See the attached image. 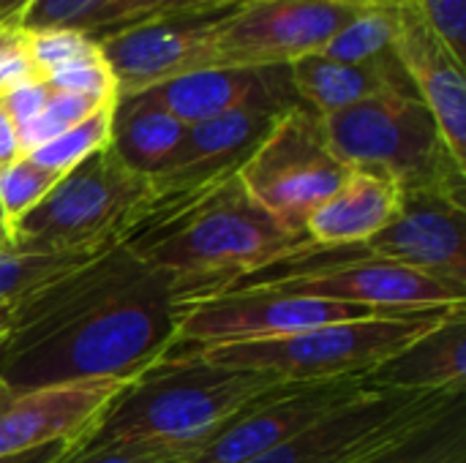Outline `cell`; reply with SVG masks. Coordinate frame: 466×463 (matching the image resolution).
Returning a JSON list of instances; mask_svg holds the SVG:
<instances>
[{
  "label": "cell",
  "instance_id": "6da1fadb",
  "mask_svg": "<svg viewBox=\"0 0 466 463\" xmlns=\"http://www.w3.org/2000/svg\"><path fill=\"white\" fill-rule=\"evenodd\" d=\"M123 246L150 270L169 273L188 300L235 287L314 243L281 226L232 175L191 196L158 202Z\"/></svg>",
  "mask_w": 466,
  "mask_h": 463
},
{
  "label": "cell",
  "instance_id": "7a4b0ae2",
  "mask_svg": "<svg viewBox=\"0 0 466 463\" xmlns=\"http://www.w3.org/2000/svg\"><path fill=\"white\" fill-rule=\"evenodd\" d=\"M183 292L161 270L79 311L49 333L16 347L0 344V385L14 390L93 379H137L177 336Z\"/></svg>",
  "mask_w": 466,
  "mask_h": 463
},
{
  "label": "cell",
  "instance_id": "3957f363",
  "mask_svg": "<svg viewBox=\"0 0 466 463\" xmlns=\"http://www.w3.org/2000/svg\"><path fill=\"white\" fill-rule=\"evenodd\" d=\"M279 385L289 382L257 371L221 368L169 349L106 407L74 450L145 439L199 450L227 420Z\"/></svg>",
  "mask_w": 466,
  "mask_h": 463
},
{
  "label": "cell",
  "instance_id": "277c9868",
  "mask_svg": "<svg viewBox=\"0 0 466 463\" xmlns=\"http://www.w3.org/2000/svg\"><path fill=\"white\" fill-rule=\"evenodd\" d=\"M156 205L150 180L104 147L11 221L8 243L16 254H98L123 243Z\"/></svg>",
  "mask_w": 466,
  "mask_h": 463
},
{
  "label": "cell",
  "instance_id": "5b68a950",
  "mask_svg": "<svg viewBox=\"0 0 466 463\" xmlns=\"http://www.w3.org/2000/svg\"><path fill=\"white\" fill-rule=\"evenodd\" d=\"M330 150L350 169H377L401 191H445L466 196L461 169L412 85L382 90L355 106L322 117Z\"/></svg>",
  "mask_w": 466,
  "mask_h": 463
},
{
  "label": "cell",
  "instance_id": "8992f818",
  "mask_svg": "<svg viewBox=\"0 0 466 463\" xmlns=\"http://www.w3.org/2000/svg\"><path fill=\"white\" fill-rule=\"evenodd\" d=\"M451 311L453 308L401 314V317H369L352 322H333L281 338L224 344L210 349H175V352H186L191 357H199L221 368L268 374L289 385L363 377L382 360L401 352L410 341L431 330Z\"/></svg>",
  "mask_w": 466,
  "mask_h": 463
},
{
  "label": "cell",
  "instance_id": "52a82bcc",
  "mask_svg": "<svg viewBox=\"0 0 466 463\" xmlns=\"http://www.w3.org/2000/svg\"><path fill=\"white\" fill-rule=\"evenodd\" d=\"M235 287H270L289 295L363 306L388 317L466 306V295L396 262L347 248H306ZM229 289V287H227Z\"/></svg>",
  "mask_w": 466,
  "mask_h": 463
},
{
  "label": "cell",
  "instance_id": "ba28073f",
  "mask_svg": "<svg viewBox=\"0 0 466 463\" xmlns=\"http://www.w3.org/2000/svg\"><path fill=\"white\" fill-rule=\"evenodd\" d=\"M350 166L330 150L322 117L298 104L287 109L238 169L243 188L289 232L306 235L309 218L350 177Z\"/></svg>",
  "mask_w": 466,
  "mask_h": 463
},
{
  "label": "cell",
  "instance_id": "9c48e42d",
  "mask_svg": "<svg viewBox=\"0 0 466 463\" xmlns=\"http://www.w3.org/2000/svg\"><path fill=\"white\" fill-rule=\"evenodd\" d=\"M369 317L388 314L339 300L289 295L270 287H229L180 303L172 349H210L224 344L265 341Z\"/></svg>",
  "mask_w": 466,
  "mask_h": 463
},
{
  "label": "cell",
  "instance_id": "30bf717a",
  "mask_svg": "<svg viewBox=\"0 0 466 463\" xmlns=\"http://www.w3.org/2000/svg\"><path fill=\"white\" fill-rule=\"evenodd\" d=\"M461 393L366 390L248 463H355L393 445Z\"/></svg>",
  "mask_w": 466,
  "mask_h": 463
},
{
  "label": "cell",
  "instance_id": "8fae6325",
  "mask_svg": "<svg viewBox=\"0 0 466 463\" xmlns=\"http://www.w3.org/2000/svg\"><path fill=\"white\" fill-rule=\"evenodd\" d=\"M300 98L295 96L289 65L251 101L188 126L177 153L172 161L150 180V188L158 202L191 196L208 186H216L243 166V161L254 153L262 136L273 128V123Z\"/></svg>",
  "mask_w": 466,
  "mask_h": 463
},
{
  "label": "cell",
  "instance_id": "7c38bea8",
  "mask_svg": "<svg viewBox=\"0 0 466 463\" xmlns=\"http://www.w3.org/2000/svg\"><path fill=\"white\" fill-rule=\"evenodd\" d=\"M377 0H246L221 22L216 65L270 68L322 52L328 41Z\"/></svg>",
  "mask_w": 466,
  "mask_h": 463
},
{
  "label": "cell",
  "instance_id": "4fadbf2b",
  "mask_svg": "<svg viewBox=\"0 0 466 463\" xmlns=\"http://www.w3.org/2000/svg\"><path fill=\"white\" fill-rule=\"evenodd\" d=\"M235 5L167 14L98 41L117 79V98L142 93L175 76L216 68V35Z\"/></svg>",
  "mask_w": 466,
  "mask_h": 463
},
{
  "label": "cell",
  "instance_id": "5bb4252c",
  "mask_svg": "<svg viewBox=\"0 0 466 463\" xmlns=\"http://www.w3.org/2000/svg\"><path fill=\"white\" fill-rule=\"evenodd\" d=\"M366 393L360 377L279 385L227 420L183 463H248Z\"/></svg>",
  "mask_w": 466,
  "mask_h": 463
},
{
  "label": "cell",
  "instance_id": "9a60e30c",
  "mask_svg": "<svg viewBox=\"0 0 466 463\" xmlns=\"http://www.w3.org/2000/svg\"><path fill=\"white\" fill-rule=\"evenodd\" d=\"M355 248L366 257L418 270L466 295L464 196L445 191H401L390 224Z\"/></svg>",
  "mask_w": 466,
  "mask_h": 463
},
{
  "label": "cell",
  "instance_id": "2e32d148",
  "mask_svg": "<svg viewBox=\"0 0 466 463\" xmlns=\"http://www.w3.org/2000/svg\"><path fill=\"white\" fill-rule=\"evenodd\" d=\"M131 382L93 379L27 390L0 385V458L55 442L76 448Z\"/></svg>",
  "mask_w": 466,
  "mask_h": 463
},
{
  "label": "cell",
  "instance_id": "e0dca14e",
  "mask_svg": "<svg viewBox=\"0 0 466 463\" xmlns=\"http://www.w3.org/2000/svg\"><path fill=\"white\" fill-rule=\"evenodd\" d=\"M393 55L407 82L431 112L453 161L466 169L464 60H459L448 49V44L431 30L423 14L407 0H399V30L393 41Z\"/></svg>",
  "mask_w": 466,
  "mask_h": 463
},
{
  "label": "cell",
  "instance_id": "ac0fdd59",
  "mask_svg": "<svg viewBox=\"0 0 466 463\" xmlns=\"http://www.w3.org/2000/svg\"><path fill=\"white\" fill-rule=\"evenodd\" d=\"M366 390L466 393V306L360 377Z\"/></svg>",
  "mask_w": 466,
  "mask_h": 463
},
{
  "label": "cell",
  "instance_id": "d6986e66",
  "mask_svg": "<svg viewBox=\"0 0 466 463\" xmlns=\"http://www.w3.org/2000/svg\"><path fill=\"white\" fill-rule=\"evenodd\" d=\"M401 202V188L377 169H352L344 186L306 224L317 248L360 246L390 224Z\"/></svg>",
  "mask_w": 466,
  "mask_h": 463
},
{
  "label": "cell",
  "instance_id": "ffe728a7",
  "mask_svg": "<svg viewBox=\"0 0 466 463\" xmlns=\"http://www.w3.org/2000/svg\"><path fill=\"white\" fill-rule=\"evenodd\" d=\"M289 79L300 104L314 109L319 117L355 106L382 90L410 85L396 55L355 65L314 52L289 63Z\"/></svg>",
  "mask_w": 466,
  "mask_h": 463
},
{
  "label": "cell",
  "instance_id": "44dd1931",
  "mask_svg": "<svg viewBox=\"0 0 466 463\" xmlns=\"http://www.w3.org/2000/svg\"><path fill=\"white\" fill-rule=\"evenodd\" d=\"M287 65H270V68L216 65V68L191 71V74L175 76L169 82H161L156 87H147V90H142V96H147L150 101L164 106L180 123L194 126V123L218 117V115L251 101Z\"/></svg>",
  "mask_w": 466,
  "mask_h": 463
},
{
  "label": "cell",
  "instance_id": "7402d4cb",
  "mask_svg": "<svg viewBox=\"0 0 466 463\" xmlns=\"http://www.w3.org/2000/svg\"><path fill=\"white\" fill-rule=\"evenodd\" d=\"M221 3L210 0H35L25 16L27 30L35 27H63L85 33L96 41L120 33L126 27L194 11V8H218Z\"/></svg>",
  "mask_w": 466,
  "mask_h": 463
},
{
  "label": "cell",
  "instance_id": "603a6c76",
  "mask_svg": "<svg viewBox=\"0 0 466 463\" xmlns=\"http://www.w3.org/2000/svg\"><path fill=\"white\" fill-rule=\"evenodd\" d=\"M186 131L188 126L164 106L142 93H134L115 101L109 147L128 169L153 177L172 161Z\"/></svg>",
  "mask_w": 466,
  "mask_h": 463
},
{
  "label": "cell",
  "instance_id": "cb8c5ba5",
  "mask_svg": "<svg viewBox=\"0 0 466 463\" xmlns=\"http://www.w3.org/2000/svg\"><path fill=\"white\" fill-rule=\"evenodd\" d=\"M355 463H466V393L393 445Z\"/></svg>",
  "mask_w": 466,
  "mask_h": 463
},
{
  "label": "cell",
  "instance_id": "d4e9b609",
  "mask_svg": "<svg viewBox=\"0 0 466 463\" xmlns=\"http://www.w3.org/2000/svg\"><path fill=\"white\" fill-rule=\"evenodd\" d=\"M399 30V0H377L360 8L322 49V55L341 63H374L393 55Z\"/></svg>",
  "mask_w": 466,
  "mask_h": 463
},
{
  "label": "cell",
  "instance_id": "484cf974",
  "mask_svg": "<svg viewBox=\"0 0 466 463\" xmlns=\"http://www.w3.org/2000/svg\"><path fill=\"white\" fill-rule=\"evenodd\" d=\"M112 112H115V104L98 106L82 123L66 128L63 134H57L55 139H49L46 145H41L38 150H33L27 156L35 164H41L44 169H49V172L63 177L66 172H71L74 166L87 161L93 153L109 147V139H112Z\"/></svg>",
  "mask_w": 466,
  "mask_h": 463
},
{
  "label": "cell",
  "instance_id": "4316f807",
  "mask_svg": "<svg viewBox=\"0 0 466 463\" xmlns=\"http://www.w3.org/2000/svg\"><path fill=\"white\" fill-rule=\"evenodd\" d=\"M96 254H16L0 251V306H16L35 289L63 278Z\"/></svg>",
  "mask_w": 466,
  "mask_h": 463
},
{
  "label": "cell",
  "instance_id": "83f0119b",
  "mask_svg": "<svg viewBox=\"0 0 466 463\" xmlns=\"http://www.w3.org/2000/svg\"><path fill=\"white\" fill-rule=\"evenodd\" d=\"M57 180L60 175L44 169L30 156H19L0 166V207L5 213V224L33 210L55 188Z\"/></svg>",
  "mask_w": 466,
  "mask_h": 463
},
{
  "label": "cell",
  "instance_id": "f1b7e54d",
  "mask_svg": "<svg viewBox=\"0 0 466 463\" xmlns=\"http://www.w3.org/2000/svg\"><path fill=\"white\" fill-rule=\"evenodd\" d=\"M98 106H106V104H98V101H93L87 96H76V93H66V90H52L49 98H46V106L41 109V115L35 120H30L25 128L16 131L19 134L22 156L38 150L41 145H46L49 139H55L66 128L82 123Z\"/></svg>",
  "mask_w": 466,
  "mask_h": 463
},
{
  "label": "cell",
  "instance_id": "f546056e",
  "mask_svg": "<svg viewBox=\"0 0 466 463\" xmlns=\"http://www.w3.org/2000/svg\"><path fill=\"white\" fill-rule=\"evenodd\" d=\"M25 38H27L30 60L41 79L98 52L96 38L76 33V30H63V27H35V30L25 27Z\"/></svg>",
  "mask_w": 466,
  "mask_h": 463
},
{
  "label": "cell",
  "instance_id": "4dcf8cb0",
  "mask_svg": "<svg viewBox=\"0 0 466 463\" xmlns=\"http://www.w3.org/2000/svg\"><path fill=\"white\" fill-rule=\"evenodd\" d=\"M52 90H66V93H76V96H87L98 104H115L117 101V79L112 74V68L106 65L101 46L96 55L82 57L55 74H49L44 79Z\"/></svg>",
  "mask_w": 466,
  "mask_h": 463
},
{
  "label": "cell",
  "instance_id": "1f68e13d",
  "mask_svg": "<svg viewBox=\"0 0 466 463\" xmlns=\"http://www.w3.org/2000/svg\"><path fill=\"white\" fill-rule=\"evenodd\" d=\"M197 448L167 442H112L90 450H74L60 463H183Z\"/></svg>",
  "mask_w": 466,
  "mask_h": 463
},
{
  "label": "cell",
  "instance_id": "d6a6232c",
  "mask_svg": "<svg viewBox=\"0 0 466 463\" xmlns=\"http://www.w3.org/2000/svg\"><path fill=\"white\" fill-rule=\"evenodd\" d=\"M412 3L448 49L466 63V0H407Z\"/></svg>",
  "mask_w": 466,
  "mask_h": 463
},
{
  "label": "cell",
  "instance_id": "836d02e7",
  "mask_svg": "<svg viewBox=\"0 0 466 463\" xmlns=\"http://www.w3.org/2000/svg\"><path fill=\"white\" fill-rule=\"evenodd\" d=\"M33 79H41V76L30 60L25 27L0 30V96Z\"/></svg>",
  "mask_w": 466,
  "mask_h": 463
},
{
  "label": "cell",
  "instance_id": "e575fe53",
  "mask_svg": "<svg viewBox=\"0 0 466 463\" xmlns=\"http://www.w3.org/2000/svg\"><path fill=\"white\" fill-rule=\"evenodd\" d=\"M49 93H52V87L44 79H33V82L16 85V87H11L8 93L0 96L3 109H5V115H8V120L14 123L16 131L25 128L30 120H35L41 115V109L46 106Z\"/></svg>",
  "mask_w": 466,
  "mask_h": 463
},
{
  "label": "cell",
  "instance_id": "d590c367",
  "mask_svg": "<svg viewBox=\"0 0 466 463\" xmlns=\"http://www.w3.org/2000/svg\"><path fill=\"white\" fill-rule=\"evenodd\" d=\"M68 453H74V445H68V442H55V445L33 448V450H27V453L5 456V458H0V463H60Z\"/></svg>",
  "mask_w": 466,
  "mask_h": 463
},
{
  "label": "cell",
  "instance_id": "8d00e7d4",
  "mask_svg": "<svg viewBox=\"0 0 466 463\" xmlns=\"http://www.w3.org/2000/svg\"><path fill=\"white\" fill-rule=\"evenodd\" d=\"M22 156V147H19V134L14 128V123L8 120L5 109L0 115V166L11 164L14 158Z\"/></svg>",
  "mask_w": 466,
  "mask_h": 463
},
{
  "label": "cell",
  "instance_id": "74e56055",
  "mask_svg": "<svg viewBox=\"0 0 466 463\" xmlns=\"http://www.w3.org/2000/svg\"><path fill=\"white\" fill-rule=\"evenodd\" d=\"M33 3L35 0H0V30L22 27Z\"/></svg>",
  "mask_w": 466,
  "mask_h": 463
},
{
  "label": "cell",
  "instance_id": "f35d334b",
  "mask_svg": "<svg viewBox=\"0 0 466 463\" xmlns=\"http://www.w3.org/2000/svg\"><path fill=\"white\" fill-rule=\"evenodd\" d=\"M14 327V306H0V344L8 338Z\"/></svg>",
  "mask_w": 466,
  "mask_h": 463
},
{
  "label": "cell",
  "instance_id": "ab89813d",
  "mask_svg": "<svg viewBox=\"0 0 466 463\" xmlns=\"http://www.w3.org/2000/svg\"><path fill=\"white\" fill-rule=\"evenodd\" d=\"M0 251H11V243H8V224H0Z\"/></svg>",
  "mask_w": 466,
  "mask_h": 463
},
{
  "label": "cell",
  "instance_id": "60d3db41",
  "mask_svg": "<svg viewBox=\"0 0 466 463\" xmlns=\"http://www.w3.org/2000/svg\"><path fill=\"white\" fill-rule=\"evenodd\" d=\"M210 3H221V5H238V3H246V0H210Z\"/></svg>",
  "mask_w": 466,
  "mask_h": 463
},
{
  "label": "cell",
  "instance_id": "b9f144b4",
  "mask_svg": "<svg viewBox=\"0 0 466 463\" xmlns=\"http://www.w3.org/2000/svg\"><path fill=\"white\" fill-rule=\"evenodd\" d=\"M0 224H5V213H3V207H0Z\"/></svg>",
  "mask_w": 466,
  "mask_h": 463
}]
</instances>
